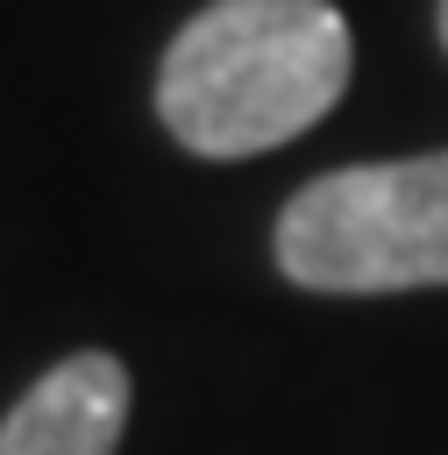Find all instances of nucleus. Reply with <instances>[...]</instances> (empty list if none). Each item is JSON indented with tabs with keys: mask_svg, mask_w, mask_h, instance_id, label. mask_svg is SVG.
Wrapping results in <instances>:
<instances>
[{
	"mask_svg": "<svg viewBox=\"0 0 448 455\" xmlns=\"http://www.w3.org/2000/svg\"><path fill=\"white\" fill-rule=\"evenodd\" d=\"M277 270L306 291L448 284V149L313 178L277 213Z\"/></svg>",
	"mask_w": 448,
	"mask_h": 455,
	"instance_id": "nucleus-2",
	"label": "nucleus"
},
{
	"mask_svg": "<svg viewBox=\"0 0 448 455\" xmlns=\"http://www.w3.org/2000/svg\"><path fill=\"white\" fill-rule=\"evenodd\" d=\"M348 21L334 0H213L156 71V114L192 156H256L306 135L348 92Z\"/></svg>",
	"mask_w": 448,
	"mask_h": 455,
	"instance_id": "nucleus-1",
	"label": "nucleus"
},
{
	"mask_svg": "<svg viewBox=\"0 0 448 455\" xmlns=\"http://www.w3.org/2000/svg\"><path fill=\"white\" fill-rule=\"evenodd\" d=\"M128 427V370L107 348L43 370L0 419V455H114Z\"/></svg>",
	"mask_w": 448,
	"mask_h": 455,
	"instance_id": "nucleus-3",
	"label": "nucleus"
},
{
	"mask_svg": "<svg viewBox=\"0 0 448 455\" xmlns=\"http://www.w3.org/2000/svg\"><path fill=\"white\" fill-rule=\"evenodd\" d=\"M441 43H448V0H441Z\"/></svg>",
	"mask_w": 448,
	"mask_h": 455,
	"instance_id": "nucleus-4",
	"label": "nucleus"
}]
</instances>
